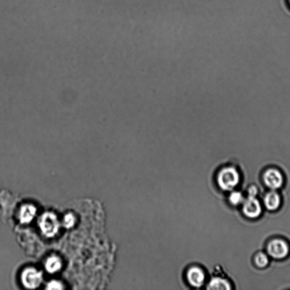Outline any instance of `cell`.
<instances>
[{
    "instance_id": "cell-2",
    "label": "cell",
    "mask_w": 290,
    "mask_h": 290,
    "mask_svg": "<svg viewBox=\"0 0 290 290\" xmlns=\"http://www.w3.org/2000/svg\"><path fill=\"white\" fill-rule=\"evenodd\" d=\"M40 229L45 237H55L59 231L60 223L56 215L53 212H45L41 216L40 221Z\"/></svg>"
},
{
    "instance_id": "cell-15",
    "label": "cell",
    "mask_w": 290,
    "mask_h": 290,
    "mask_svg": "<svg viewBox=\"0 0 290 290\" xmlns=\"http://www.w3.org/2000/svg\"><path fill=\"white\" fill-rule=\"evenodd\" d=\"M47 289L48 290H61L63 289V285L60 282L56 281H52L47 285Z\"/></svg>"
},
{
    "instance_id": "cell-17",
    "label": "cell",
    "mask_w": 290,
    "mask_h": 290,
    "mask_svg": "<svg viewBox=\"0 0 290 290\" xmlns=\"http://www.w3.org/2000/svg\"><path fill=\"white\" fill-rule=\"evenodd\" d=\"M289 2H290V0H289Z\"/></svg>"
},
{
    "instance_id": "cell-13",
    "label": "cell",
    "mask_w": 290,
    "mask_h": 290,
    "mask_svg": "<svg viewBox=\"0 0 290 290\" xmlns=\"http://www.w3.org/2000/svg\"><path fill=\"white\" fill-rule=\"evenodd\" d=\"M229 200L230 203L234 206H238V205L243 203L245 200L242 193L239 192L232 193L230 196Z\"/></svg>"
},
{
    "instance_id": "cell-14",
    "label": "cell",
    "mask_w": 290,
    "mask_h": 290,
    "mask_svg": "<svg viewBox=\"0 0 290 290\" xmlns=\"http://www.w3.org/2000/svg\"><path fill=\"white\" fill-rule=\"evenodd\" d=\"M75 216L72 214H68L65 216L64 218L63 224L66 228H71L75 225Z\"/></svg>"
},
{
    "instance_id": "cell-11",
    "label": "cell",
    "mask_w": 290,
    "mask_h": 290,
    "mask_svg": "<svg viewBox=\"0 0 290 290\" xmlns=\"http://www.w3.org/2000/svg\"><path fill=\"white\" fill-rule=\"evenodd\" d=\"M209 290H230L231 286L229 282L221 278H214L211 280L208 286Z\"/></svg>"
},
{
    "instance_id": "cell-12",
    "label": "cell",
    "mask_w": 290,
    "mask_h": 290,
    "mask_svg": "<svg viewBox=\"0 0 290 290\" xmlns=\"http://www.w3.org/2000/svg\"><path fill=\"white\" fill-rule=\"evenodd\" d=\"M255 263L260 268H264L269 264V258L264 253H258L255 257Z\"/></svg>"
},
{
    "instance_id": "cell-6",
    "label": "cell",
    "mask_w": 290,
    "mask_h": 290,
    "mask_svg": "<svg viewBox=\"0 0 290 290\" xmlns=\"http://www.w3.org/2000/svg\"><path fill=\"white\" fill-rule=\"evenodd\" d=\"M264 181L266 186L276 190L280 188L284 184V177L278 170L270 168L264 174Z\"/></svg>"
},
{
    "instance_id": "cell-1",
    "label": "cell",
    "mask_w": 290,
    "mask_h": 290,
    "mask_svg": "<svg viewBox=\"0 0 290 290\" xmlns=\"http://www.w3.org/2000/svg\"><path fill=\"white\" fill-rule=\"evenodd\" d=\"M217 181L219 186L223 190H233L239 183V173L233 166H226L219 170Z\"/></svg>"
},
{
    "instance_id": "cell-9",
    "label": "cell",
    "mask_w": 290,
    "mask_h": 290,
    "mask_svg": "<svg viewBox=\"0 0 290 290\" xmlns=\"http://www.w3.org/2000/svg\"><path fill=\"white\" fill-rule=\"evenodd\" d=\"M265 206L268 210L274 211L280 207L281 199L279 195L275 191L270 192L265 195Z\"/></svg>"
},
{
    "instance_id": "cell-4",
    "label": "cell",
    "mask_w": 290,
    "mask_h": 290,
    "mask_svg": "<svg viewBox=\"0 0 290 290\" xmlns=\"http://www.w3.org/2000/svg\"><path fill=\"white\" fill-rule=\"evenodd\" d=\"M267 249L270 256L275 259H283L287 257L290 251L287 243L281 239H275L270 242Z\"/></svg>"
},
{
    "instance_id": "cell-7",
    "label": "cell",
    "mask_w": 290,
    "mask_h": 290,
    "mask_svg": "<svg viewBox=\"0 0 290 290\" xmlns=\"http://www.w3.org/2000/svg\"><path fill=\"white\" fill-rule=\"evenodd\" d=\"M187 276L189 283L196 288L202 286L206 280L203 270L198 267H192L189 269Z\"/></svg>"
},
{
    "instance_id": "cell-16",
    "label": "cell",
    "mask_w": 290,
    "mask_h": 290,
    "mask_svg": "<svg viewBox=\"0 0 290 290\" xmlns=\"http://www.w3.org/2000/svg\"><path fill=\"white\" fill-rule=\"evenodd\" d=\"M258 191L256 187H251L249 191V196L256 197Z\"/></svg>"
},
{
    "instance_id": "cell-8",
    "label": "cell",
    "mask_w": 290,
    "mask_h": 290,
    "mask_svg": "<svg viewBox=\"0 0 290 290\" xmlns=\"http://www.w3.org/2000/svg\"><path fill=\"white\" fill-rule=\"evenodd\" d=\"M37 214V208L32 205L23 206L19 212V219L22 223H29L32 221Z\"/></svg>"
},
{
    "instance_id": "cell-3",
    "label": "cell",
    "mask_w": 290,
    "mask_h": 290,
    "mask_svg": "<svg viewBox=\"0 0 290 290\" xmlns=\"http://www.w3.org/2000/svg\"><path fill=\"white\" fill-rule=\"evenodd\" d=\"M22 284L25 288L30 289L40 287L42 280V273L36 269L30 268L23 272L21 277Z\"/></svg>"
},
{
    "instance_id": "cell-10",
    "label": "cell",
    "mask_w": 290,
    "mask_h": 290,
    "mask_svg": "<svg viewBox=\"0 0 290 290\" xmlns=\"http://www.w3.org/2000/svg\"><path fill=\"white\" fill-rule=\"evenodd\" d=\"M45 266V269L48 273L53 274L59 271L61 269L62 262L59 257L53 256L47 259Z\"/></svg>"
},
{
    "instance_id": "cell-5",
    "label": "cell",
    "mask_w": 290,
    "mask_h": 290,
    "mask_svg": "<svg viewBox=\"0 0 290 290\" xmlns=\"http://www.w3.org/2000/svg\"><path fill=\"white\" fill-rule=\"evenodd\" d=\"M243 210L244 214L249 218H257L262 212L261 206L256 197L249 196L244 200Z\"/></svg>"
}]
</instances>
